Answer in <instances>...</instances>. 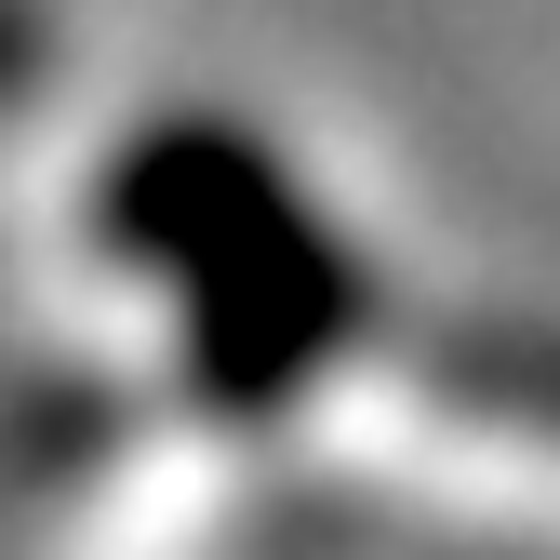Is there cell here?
Instances as JSON below:
<instances>
[{
    "mask_svg": "<svg viewBox=\"0 0 560 560\" xmlns=\"http://www.w3.org/2000/svg\"><path fill=\"white\" fill-rule=\"evenodd\" d=\"M120 214H133V241L187 280L214 387L267 400V387H294L320 347H334V320H347V254L294 214V187H280L267 161L214 148V133H174V148L133 161Z\"/></svg>",
    "mask_w": 560,
    "mask_h": 560,
    "instance_id": "cell-1",
    "label": "cell"
},
{
    "mask_svg": "<svg viewBox=\"0 0 560 560\" xmlns=\"http://www.w3.org/2000/svg\"><path fill=\"white\" fill-rule=\"evenodd\" d=\"M27 81H40V27L0 0V94H27Z\"/></svg>",
    "mask_w": 560,
    "mask_h": 560,
    "instance_id": "cell-2",
    "label": "cell"
}]
</instances>
